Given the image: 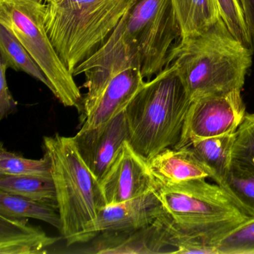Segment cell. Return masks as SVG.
Wrapping results in <instances>:
<instances>
[{
	"label": "cell",
	"instance_id": "6da1fadb",
	"mask_svg": "<svg viewBox=\"0 0 254 254\" xmlns=\"http://www.w3.org/2000/svg\"><path fill=\"white\" fill-rule=\"evenodd\" d=\"M254 53L233 36L221 18L200 35L181 41L169 65L176 68L194 102L242 90Z\"/></svg>",
	"mask_w": 254,
	"mask_h": 254
},
{
	"label": "cell",
	"instance_id": "7a4b0ae2",
	"mask_svg": "<svg viewBox=\"0 0 254 254\" xmlns=\"http://www.w3.org/2000/svg\"><path fill=\"white\" fill-rule=\"evenodd\" d=\"M191 100L172 64L145 82L126 112L129 143L149 161L179 142Z\"/></svg>",
	"mask_w": 254,
	"mask_h": 254
},
{
	"label": "cell",
	"instance_id": "3957f363",
	"mask_svg": "<svg viewBox=\"0 0 254 254\" xmlns=\"http://www.w3.org/2000/svg\"><path fill=\"white\" fill-rule=\"evenodd\" d=\"M44 150L51 160L62 236L69 246L90 242L98 212L107 206L100 182L81 159L73 137L46 136Z\"/></svg>",
	"mask_w": 254,
	"mask_h": 254
},
{
	"label": "cell",
	"instance_id": "277c9868",
	"mask_svg": "<svg viewBox=\"0 0 254 254\" xmlns=\"http://www.w3.org/2000/svg\"><path fill=\"white\" fill-rule=\"evenodd\" d=\"M135 1L63 0L46 5V30L71 73L105 44Z\"/></svg>",
	"mask_w": 254,
	"mask_h": 254
},
{
	"label": "cell",
	"instance_id": "5b68a950",
	"mask_svg": "<svg viewBox=\"0 0 254 254\" xmlns=\"http://www.w3.org/2000/svg\"><path fill=\"white\" fill-rule=\"evenodd\" d=\"M157 193L165 212L177 229L215 251V243L220 239L251 218L224 189L206 179L159 186Z\"/></svg>",
	"mask_w": 254,
	"mask_h": 254
},
{
	"label": "cell",
	"instance_id": "8992f818",
	"mask_svg": "<svg viewBox=\"0 0 254 254\" xmlns=\"http://www.w3.org/2000/svg\"><path fill=\"white\" fill-rule=\"evenodd\" d=\"M46 5L41 0H0V24L17 37L39 65L61 103L65 107L78 106L79 88L46 30Z\"/></svg>",
	"mask_w": 254,
	"mask_h": 254
},
{
	"label": "cell",
	"instance_id": "52a82bcc",
	"mask_svg": "<svg viewBox=\"0 0 254 254\" xmlns=\"http://www.w3.org/2000/svg\"><path fill=\"white\" fill-rule=\"evenodd\" d=\"M119 26L125 41L137 53L146 81L169 66L182 39L172 0H136Z\"/></svg>",
	"mask_w": 254,
	"mask_h": 254
},
{
	"label": "cell",
	"instance_id": "ba28073f",
	"mask_svg": "<svg viewBox=\"0 0 254 254\" xmlns=\"http://www.w3.org/2000/svg\"><path fill=\"white\" fill-rule=\"evenodd\" d=\"M94 242L75 253L82 254H180L184 240L169 217L164 215L147 227L131 232L101 233Z\"/></svg>",
	"mask_w": 254,
	"mask_h": 254
},
{
	"label": "cell",
	"instance_id": "9c48e42d",
	"mask_svg": "<svg viewBox=\"0 0 254 254\" xmlns=\"http://www.w3.org/2000/svg\"><path fill=\"white\" fill-rule=\"evenodd\" d=\"M241 93L235 90L191 102L178 143L236 133L247 114Z\"/></svg>",
	"mask_w": 254,
	"mask_h": 254
},
{
	"label": "cell",
	"instance_id": "30bf717a",
	"mask_svg": "<svg viewBox=\"0 0 254 254\" xmlns=\"http://www.w3.org/2000/svg\"><path fill=\"white\" fill-rule=\"evenodd\" d=\"M106 205L122 203L156 191L159 186L149 162L136 152L128 141L100 182Z\"/></svg>",
	"mask_w": 254,
	"mask_h": 254
},
{
	"label": "cell",
	"instance_id": "8fae6325",
	"mask_svg": "<svg viewBox=\"0 0 254 254\" xmlns=\"http://www.w3.org/2000/svg\"><path fill=\"white\" fill-rule=\"evenodd\" d=\"M128 138V126L125 111L97 127L81 128L73 136L81 159L99 182Z\"/></svg>",
	"mask_w": 254,
	"mask_h": 254
},
{
	"label": "cell",
	"instance_id": "7c38bea8",
	"mask_svg": "<svg viewBox=\"0 0 254 254\" xmlns=\"http://www.w3.org/2000/svg\"><path fill=\"white\" fill-rule=\"evenodd\" d=\"M145 82L139 57L133 53L114 71L81 128L97 127L124 111Z\"/></svg>",
	"mask_w": 254,
	"mask_h": 254
},
{
	"label": "cell",
	"instance_id": "4fadbf2b",
	"mask_svg": "<svg viewBox=\"0 0 254 254\" xmlns=\"http://www.w3.org/2000/svg\"><path fill=\"white\" fill-rule=\"evenodd\" d=\"M165 213L157 190L122 203L107 205L98 212L92 230L93 239L101 233L139 230Z\"/></svg>",
	"mask_w": 254,
	"mask_h": 254
},
{
	"label": "cell",
	"instance_id": "5bb4252c",
	"mask_svg": "<svg viewBox=\"0 0 254 254\" xmlns=\"http://www.w3.org/2000/svg\"><path fill=\"white\" fill-rule=\"evenodd\" d=\"M148 162L153 176L162 187L193 180L212 179L210 172L187 148H166Z\"/></svg>",
	"mask_w": 254,
	"mask_h": 254
},
{
	"label": "cell",
	"instance_id": "9a60e30c",
	"mask_svg": "<svg viewBox=\"0 0 254 254\" xmlns=\"http://www.w3.org/2000/svg\"><path fill=\"white\" fill-rule=\"evenodd\" d=\"M59 240L30 225L27 218L0 215V254H47Z\"/></svg>",
	"mask_w": 254,
	"mask_h": 254
},
{
	"label": "cell",
	"instance_id": "2e32d148",
	"mask_svg": "<svg viewBox=\"0 0 254 254\" xmlns=\"http://www.w3.org/2000/svg\"><path fill=\"white\" fill-rule=\"evenodd\" d=\"M236 133L204 139H189L173 148H187L210 172L218 185L230 170Z\"/></svg>",
	"mask_w": 254,
	"mask_h": 254
},
{
	"label": "cell",
	"instance_id": "e0dca14e",
	"mask_svg": "<svg viewBox=\"0 0 254 254\" xmlns=\"http://www.w3.org/2000/svg\"><path fill=\"white\" fill-rule=\"evenodd\" d=\"M182 34L181 41L208 30L220 19L216 0H172Z\"/></svg>",
	"mask_w": 254,
	"mask_h": 254
},
{
	"label": "cell",
	"instance_id": "ac0fdd59",
	"mask_svg": "<svg viewBox=\"0 0 254 254\" xmlns=\"http://www.w3.org/2000/svg\"><path fill=\"white\" fill-rule=\"evenodd\" d=\"M0 190L51 205L58 209L56 187L52 177L0 175Z\"/></svg>",
	"mask_w": 254,
	"mask_h": 254
},
{
	"label": "cell",
	"instance_id": "d6986e66",
	"mask_svg": "<svg viewBox=\"0 0 254 254\" xmlns=\"http://www.w3.org/2000/svg\"><path fill=\"white\" fill-rule=\"evenodd\" d=\"M0 54L8 68L22 71L45 84L52 93L53 87L44 71L36 63L17 37L3 25L0 24Z\"/></svg>",
	"mask_w": 254,
	"mask_h": 254
},
{
	"label": "cell",
	"instance_id": "ffe728a7",
	"mask_svg": "<svg viewBox=\"0 0 254 254\" xmlns=\"http://www.w3.org/2000/svg\"><path fill=\"white\" fill-rule=\"evenodd\" d=\"M51 205L0 190V215L16 218H34L48 223L62 231L60 214Z\"/></svg>",
	"mask_w": 254,
	"mask_h": 254
},
{
	"label": "cell",
	"instance_id": "44dd1931",
	"mask_svg": "<svg viewBox=\"0 0 254 254\" xmlns=\"http://www.w3.org/2000/svg\"><path fill=\"white\" fill-rule=\"evenodd\" d=\"M219 186L241 210L254 218V172L232 162L230 170Z\"/></svg>",
	"mask_w": 254,
	"mask_h": 254
},
{
	"label": "cell",
	"instance_id": "7402d4cb",
	"mask_svg": "<svg viewBox=\"0 0 254 254\" xmlns=\"http://www.w3.org/2000/svg\"><path fill=\"white\" fill-rule=\"evenodd\" d=\"M0 175L52 177L51 160L47 153L40 160L25 158L7 151L2 145L0 150Z\"/></svg>",
	"mask_w": 254,
	"mask_h": 254
},
{
	"label": "cell",
	"instance_id": "603a6c76",
	"mask_svg": "<svg viewBox=\"0 0 254 254\" xmlns=\"http://www.w3.org/2000/svg\"><path fill=\"white\" fill-rule=\"evenodd\" d=\"M215 248L217 254H254V218L224 235Z\"/></svg>",
	"mask_w": 254,
	"mask_h": 254
},
{
	"label": "cell",
	"instance_id": "cb8c5ba5",
	"mask_svg": "<svg viewBox=\"0 0 254 254\" xmlns=\"http://www.w3.org/2000/svg\"><path fill=\"white\" fill-rule=\"evenodd\" d=\"M232 162L254 172V114H246L236 131Z\"/></svg>",
	"mask_w": 254,
	"mask_h": 254
},
{
	"label": "cell",
	"instance_id": "d4e9b609",
	"mask_svg": "<svg viewBox=\"0 0 254 254\" xmlns=\"http://www.w3.org/2000/svg\"><path fill=\"white\" fill-rule=\"evenodd\" d=\"M220 15L230 33L254 53V43L248 30L239 0H216Z\"/></svg>",
	"mask_w": 254,
	"mask_h": 254
},
{
	"label": "cell",
	"instance_id": "484cf974",
	"mask_svg": "<svg viewBox=\"0 0 254 254\" xmlns=\"http://www.w3.org/2000/svg\"><path fill=\"white\" fill-rule=\"evenodd\" d=\"M8 66L0 61V120L6 118L17 110V102L14 100L8 88L6 71Z\"/></svg>",
	"mask_w": 254,
	"mask_h": 254
},
{
	"label": "cell",
	"instance_id": "4316f807",
	"mask_svg": "<svg viewBox=\"0 0 254 254\" xmlns=\"http://www.w3.org/2000/svg\"><path fill=\"white\" fill-rule=\"evenodd\" d=\"M254 47V0H239Z\"/></svg>",
	"mask_w": 254,
	"mask_h": 254
},
{
	"label": "cell",
	"instance_id": "83f0119b",
	"mask_svg": "<svg viewBox=\"0 0 254 254\" xmlns=\"http://www.w3.org/2000/svg\"><path fill=\"white\" fill-rule=\"evenodd\" d=\"M46 4H58L62 2L63 0H41Z\"/></svg>",
	"mask_w": 254,
	"mask_h": 254
}]
</instances>
